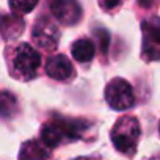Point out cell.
Returning <instances> with one entry per match:
<instances>
[{
    "label": "cell",
    "mask_w": 160,
    "mask_h": 160,
    "mask_svg": "<svg viewBox=\"0 0 160 160\" xmlns=\"http://www.w3.org/2000/svg\"><path fill=\"white\" fill-rule=\"evenodd\" d=\"M88 124L78 119H66V118H55L44 124L41 130V138L47 148H57L63 143L78 140L83 135Z\"/></svg>",
    "instance_id": "cell-1"
},
{
    "label": "cell",
    "mask_w": 160,
    "mask_h": 160,
    "mask_svg": "<svg viewBox=\"0 0 160 160\" xmlns=\"http://www.w3.org/2000/svg\"><path fill=\"white\" fill-rule=\"evenodd\" d=\"M140 124L133 116H122L116 121L112 130V141L121 154L133 155L140 138Z\"/></svg>",
    "instance_id": "cell-2"
},
{
    "label": "cell",
    "mask_w": 160,
    "mask_h": 160,
    "mask_svg": "<svg viewBox=\"0 0 160 160\" xmlns=\"http://www.w3.org/2000/svg\"><path fill=\"white\" fill-rule=\"evenodd\" d=\"M13 72L25 80L33 78L41 66V55L30 44H19L13 53Z\"/></svg>",
    "instance_id": "cell-3"
},
{
    "label": "cell",
    "mask_w": 160,
    "mask_h": 160,
    "mask_svg": "<svg viewBox=\"0 0 160 160\" xmlns=\"http://www.w3.org/2000/svg\"><path fill=\"white\" fill-rule=\"evenodd\" d=\"M105 99H107V104L113 110H118V112L130 108L135 102L133 90H132L130 83L126 82L124 78H113L107 85Z\"/></svg>",
    "instance_id": "cell-4"
},
{
    "label": "cell",
    "mask_w": 160,
    "mask_h": 160,
    "mask_svg": "<svg viewBox=\"0 0 160 160\" xmlns=\"http://www.w3.org/2000/svg\"><path fill=\"white\" fill-rule=\"evenodd\" d=\"M143 46L141 55L148 61L160 60V19L149 18L141 22Z\"/></svg>",
    "instance_id": "cell-5"
},
{
    "label": "cell",
    "mask_w": 160,
    "mask_h": 160,
    "mask_svg": "<svg viewBox=\"0 0 160 160\" xmlns=\"http://www.w3.org/2000/svg\"><path fill=\"white\" fill-rule=\"evenodd\" d=\"M32 38L38 47L44 50H53L60 42V30L49 18L42 16L36 21L32 32Z\"/></svg>",
    "instance_id": "cell-6"
},
{
    "label": "cell",
    "mask_w": 160,
    "mask_h": 160,
    "mask_svg": "<svg viewBox=\"0 0 160 160\" xmlns=\"http://www.w3.org/2000/svg\"><path fill=\"white\" fill-rule=\"evenodd\" d=\"M50 11L63 25H75L82 19V7L77 0H50Z\"/></svg>",
    "instance_id": "cell-7"
},
{
    "label": "cell",
    "mask_w": 160,
    "mask_h": 160,
    "mask_svg": "<svg viewBox=\"0 0 160 160\" xmlns=\"http://www.w3.org/2000/svg\"><path fill=\"white\" fill-rule=\"evenodd\" d=\"M46 72L49 77L63 82V80H69L74 75V68L64 55H53L46 63Z\"/></svg>",
    "instance_id": "cell-8"
},
{
    "label": "cell",
    "mask_w": 160,
    "mask_h": 160,
    "mask_svg": "<svg viewBox=\"0 0 160 160\" xmlns=\"http://www.w3.org/2000/svg\"><path fill=\"white\" fill-rule=\"evenodd\" d=\"M72 57L78 63H88L94 57V44L88 38H82L72 44Z\"/></svg>",
    "instance_id": "cell-9"
},
{
    "label": "cell",
    "mask_w": 160,
    "mask_h": 160,
    "mask_svg": "<svg viewBox=\"0 0 160 160\" xmlns=\"http://www.w3.org/2000/svg\"><path fill=\"white\" fill-rule=\"evenodd\" d=\"M49 152L38 141H27L19 154V160H47Z\"/></svg>",
    "instance_id": "cell-10"
},
{
    "label": "cell",
    "mask_w": 160,
    "mask_h": 160,
    "mask_svg": "<svg viewBox=\"0 0 160 160\" xmlns=\"http://www.w3.org/2000/svg\"><path fill=\"white\" fill-rule=\"evenodd\" d=\"M38 5V0H10V7L16 13H30Z\"/></svg>",
    "instance_id": "cell-11"
},
{
    "label": "cell",
    "mask_w": 160,
    "mask_h": 160,
    "mask_svg": "<svg viewBox=\"0 0 160 160\" xmlns=\"http://www.w3.org/2000/svg\"><path fill=\"white\" fill-rule=\"evenodd\" d=\"M121 2H122V0H99V5H101V8H104L105 11H112V10H115Z\"/></svg>",
    "instance_id": "cell-12"
},
{
    "label": "cell",
    "mask_w": 160,
    "mask_h": 160,
    "mask_svg": "<svg viewBox=\"0 0 160 160\" xmlns=\"http://www.w3.org/2000/svg\"><path fill=\"white\" fill-rule=\"evenodd\" d=\"M77 160H88V158H85V157H80V158H77Z\"/></svg>",
    "instance_id": "cell-13"
}]
</instances>
